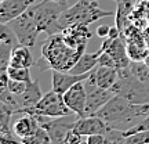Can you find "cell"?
Returning a JSON list of instances; mask_svg holds the SVG:
<instances>
[{
    "label": "cell",
    "mask_w": 149,
    "mask_h": 144,
    "mask_svg": "<svg viewBox=\"0 0 149 144\" xmlns=\"http://www.w3.org/2000/svg\"><path fill=\"white\" fill-rule=\"evenodd\" d=\"M95 32H97V36L105 39V37H108L109 32H111V27H109V25H105V24H102V25H100V27L97 28Z\"/></svg>",
    "instance_id": "obj_29"
},
{
    "label": "cell",
    "mask_w": 149,
    "mask_h": 144,
    "mask_svg": "<svg viewBox=\"0 0 149 144\" xmlns=\"http://www.w3.org/2000/svg\"><path fill=\"white\" fill-rule=\"evenodd\" d=\"M112 91L117 96L127 98L128 101L135 103V104L149 103V86L139 82L133 75L119 79L112 86Z\"/></svg>",
    "instance_id": "obj_7"
},
{
    "label": "cell",
    "mask_w": 149,
    "mask_h": 144,
    "mask_svg": "<svg viewBox=\"0 0 149 144\" xmlns=\"http://www.w3.org/2000/svg\"><path fill=\"white\" fill-rule=\"evenodd\" d=\"M44 96L40 90V85L37 80H32L28 83V87L25 93H22L19 96H17L18 103H19V110H26V108L35 107L37 103L42 100V97Z\"/></svg>",
    "instance_id": "obj_16"
},
{
    "label": "cell",
    "mask_w": 149,
    "mask_h": 144,
    "mask_svg": "<svg viewBox=\"0 0 149 144\" xmlns=\"http://www.w3.org/2000/svg\"><path fill=\"white\" fill-rule=\"evenodd\" d=\"M135 1H138V3H141V1H145V0H135Z\"/></svg>",
    "instance_id": "obj_35"
},
{
    "label": "cell",
    "mask_w": 149,
    "mask_h": 144,
    "mask_svg": "<svg viewBox=\"0 0 149 144\" xmlns=\"http://www.w3.org/2000/svg\"><path fill=\"white\" fill-rule=\"evenodd\" d=\"M61 33L64 36L65 42L74 48H86L87 42L91 37L88 25H81V24L70 25V27L65 28Z\"/></svg>",
    "instance_id": "obj_13"
},
{
    "label": "cell",
    "mask_w": 149,
    "mask_h": 144,
    "mask_svg": "<svg viewBox=\"0 0 149 144\" xmlns=\"http://www.w3.org/2000/svg\"><path fill=\"white\" fill-rule=\"evenodd\" d=\"M35 117V115H33ZM73 115L69 117H59V118H47V117H40L37 115V121L46 129L51 137V143L53 144H64L66 133L70 129H73L76 119H73Z\"/></svg>",
    "instance_id": "obj_9"
},
{
    "label": "cell",
    "mask_w": 149,
    "mask_h": 144,
    "mask_svg": "<svg viewBox=\"0 0 149 144\" xmlns=\"http://www.w3.org/2000/svg\"><path fill=\"white\" fill-rule=\"evenodd\" d=\"M101 53H102L101 48L97 50L95 53H84L69 72L70 74H74V75L88 74L90 71H93L95 68V65H98V60H100Z\"/></svg>",
    "instance_id": "obj_18"
},
{
    "label": "cell",
    "mask_w": 149,
    "mask_h": 144,
    "mask_svg": "<svg viewBox=\"0 0 149 144\" xmlns=\"http://www.w3.org/2000/svg\"><path fill=\"white\" fill-rule=\"evenodd\" d=\"M113 15V11L102 10L98 6V0H79L72 7L61 14L59 17V25L64 31L65 28L76 24L81 25H90L93 22L98 21L101 18Z\"/></svg>",
    "instance_id": "obj_3"
},
{
    "label": "cell",
    "mask_w": 149,
    "mask_h": 144,
    "mask_svg": "<svg viewBox=\"0 0 149 144\" xmlns=\"http://www.w3.org/2000/svg\"><path fill=\"white\" fill-rule=\"evenodd\" d=\"M84 53L86 48H74L69 46L65 42L62 33L50 35L42 46V60L44 65L40 70L69 72Z\"/></svg>",
    "instance_id": "obj_2"
},
{
    "label": "cell",
    "mask_w": 149,
    "mask_h": 144,
    "mask_svg": "<svg viewBox=\"0 0 149 144\" xmlns=\"http://www.w3.org/2000/svg\"><path fill=\"white\" fill-rule=\"evenodd\" d=\"M87 143L88 144H105L107 143V137H105V134H90V136H87Z\"/></svg>",
    "instance_id": "obj_28"
},
{
    "label": "cell",
    "mask_w": 149,
    "mask_h": 144,
    "mask_svg": "<svg viewBox=\"0 0 149 144\" xmlns=\"http://www.w3.org/2000/svg\"><path fill=\"white\" fill-rule=\"evenodd\" d=\"M0 144H26L21 141V140H17L15 137H7V136H1L0 139Z\"/></svg>",
    "instance_id": "obj_30"
},
{
    "label": "cell",
    "mask_w": 149,
    "mask_h": 144,
    "mask_svg": "<svg viewBox=\"0 0 149 144\" xmlns=\"http://www.w3.org/2000/svg\"><path fill=\"white\" fill-rule=\"evenodd\" d=\"M111 129L126 132L149 115V103L135 104L122 96H115L97 112Z\"/></svg>",
    "instance_id": "obj_1"
},
{
    "label": "cell",
    "mask_w": 149,
    "mask_h": 144,
    "mask_svg": "<svg viewBox=\"0 0 149 144\" xmlns=\"http://www.w3.org/2000/svg\"><path fill=\"white\" fill-rule=\"evenodd\" d=\"M51 1H57V3H61V4H64V6L68 4V0H51Z\"/></svg>",
    "instance_id": "obj_32"
},
{
    "label": "cell",
    "mask_w": 149,
    "mask_h": 144,
    "mask_svg": "<svg viewBox=\"0 0 149 144\" xmlns=\"http://www.w3.org/2000/svg\"><path fill=\"white\" fill-rule=\"evenodd\" d=\"M35 3V0H1L0 3V22L8 24L11 20L24 14Z\"/></svg>",
    "instance_id": "obj_12"
},
{
    "label": "cell",
    "mask_w": 149,
    "mask_h": 144,
    "mask_svg": "<svg viewBox=\"0 0 149 144\" xmlns=\"http://www.w3.org/2000/svg\"><path fill=\"white\" fill-rule=\"evenodd\" d=\"M28 83L29 82H24V80H15V79H11L8 80V86H7V89L13 93V94H17V96H19L22 93H25L28 87Z\"/></svg>",
    "instance_id": "obj_24"
},
{
    "label": "cell",
    "mask_w": 149,
    "mask_h": 144,
    "mask_svg": "<svg viewBox=\"0 0 149 144\" xmlns=\"http://www.w3.org/2000/svg\"><path fill=\"white\" fill-rule=\"evenodd\" d=\"M130 70L134 78L149 86V65H146L144 61H131Z\"/></svg>",
    "instance_id": "obj_20"
},
{
    "label": "cell",
    "mask_w": 149,
    "mask_h": 144,
    "mask_svg": "<svg viewBox=\"0 0 149 144\" xmlns=\"http://www.w3.org/2000/svg\"><path fill=\"white\" fill-rule=\"evenodd\" d=\"M10 65L11 67H24V68H31L33 65V57L29 47L26 46H18V47L13 48V53H11V58H10ZM8 65V67H10Z\"/></svg>",
    "instance_id": "obj_19"
},
{
    "label": "cell",
    "mask_w": 149,
    "mask_h": 144,
    "mask_svg": "<svg viewBox=\"0 0 149 144\" xmlns=\"http://www.w3.org/2000/svg\"><path fill=\"white\" fill-rule=\"evenodd\" d=\"M7 72H8V76H10L11 79L24 80V82H32L29 68H24V67H11L10 65V67L7 68Z\"/></svg>",
    "instance_id": "obj_23"
},
{
    "label": "cell",
    "mask_w": 149,
    "mask_h": 144,
    "mask_svg": "<svg viewBox=\"0 0 149 144\" xmlns=\"http://www.w3.org/2000/svg\"><path fill=\"white\" fill-rule=\"evenodd\" d=\"M73 129L81 136H90V134H107L111 128L104 119L98 115H90V117H79L74 122Z\"/></svg>",
    "instance_id": "obj_11"
},
{
    "label": "cell",
    "mask_w": 149,
    "mask_h": 144,
    "mask_svg": "<svg viewBox=\"0 0 149 144\" xmlns=\"http://www.w3.org/2000/svg\"><path fill=\"white\" fill-rule=\"evenodd\" d=\"M80 144H88V143H87V141H86V143H84V141H81V143H80Z\"/></svg>",
    "instance_id": "obj_36"
},
{
    "label": "cell",
    "mask_w": 149,
    "mask_h": 144,
    "mask_svg": "<svg viewBox=\"0 0 149 144\" xmlns=\"http://www.w3.org/2000/svg\"><path fill=\"white\" fill-rule=\"evenodd\" d=\"M8 27L13 29V32L15 35L17 40L19 42V44L26 46V47H33L35 46L40 31H39L37 22L35 20V17H33L32 6L24 14H21L14 20H11L8 22Z\"/></svg>",
    "instance_id": "obj_6"
},
{
    "label": "cell",
    "mask_w": 149,
    "mask_h": 144,
    "mask_svg": "<svg viewBox=\"0 0 149 144\" xmlns=\"http://www.w3.org/2000/svg\"><path fill=\"white\" fill-rule=\"evenodd\" d=\"M91 72V71H90ZM88 74H83V75H74L70 72H62V71H53L51 74V83H53V90H55L57 93L64 94L66 90H69L73 85H76L77 82L86 80L88 76Z\"/></svg>",
    "instance_id": "obj_14"
},
{
    "label": "cell",
    "mask_w": 149,
    "mask_h": 144,
    "mask_svg": "<svg viewBox=\"0 0 149 144\" xmlns=\"http://www.w3.org/2000/svg\"><path fill=\"white\" fill-rule=\"evenodd\" d=\"M26 112L31 115H40V117L47 118H59V117H69V115H76L64 101V96L61 93H57L55 90H51L46 93L42 97V100L37 103L35 107L26 108V110H18L17 114Z\"/></svg>",
    "instance_id": "obj_5"
},
{
    "label": "cell",
    "mask_w": 149,
    "mask_h": 144,
    "mask_svg": "<svg viewBox=\"0 0 149 144\" xmlns=\"http://www.w3.org/2000/svg\"><path fill=\"white\" fill-rule=\"evenodd\" d=\"M66 8V6L51 0H43L39 4H32L33 17L37 22L40 33H47L50 36L62 32V28L59 25V17Z\"/></svg>",
    "instance_id": "obj_4"
},
{
    "label": "cell",
    "mask_w": 149,
    "mask_h": 144,
    "mask_svg": "<svg viewBox=\"0 0 149 144\" xmlns=\"http://www.w3.org/2000/svg\"><path fill=\"white\" fill-rule=\"evenodd\" d=\"M21 141H24V143H26V144H53L48 132L43 128L42 125H40L31 136L24 137Z\"/></svg>",
    "instance_id": "obj_21"
},
{
    "label": "cell",
    "mask_w": 149,
    "mask_h": 144,
    "mask_svg": "<svg viewBox=\"0 0 149 144\" xmlns=\"http://www.w3.org/2000/svg\"><path fill=\"white\" fill-rule=\"evenodd\" d=\"M94 76H95L97 85L104 89H112V86L120 79L116 68L102 67V65H98L97 68H94Z\"/></svg>",
    "instance_id": "obj_17"
},
{
    "label": "cell",
    "mask_w": 149,
    "mask_h": 144,
    "mask_svg": "<svg viewBox=\"0 0 149 144\" xmlns=\"http://www.w3.org/2000/svg\"><path fill=\"white\" fill-rule=\"evenodd\" d=\"M144 63H145V64H146V65H149V51H148V54H146V57H145Z\"/></svg>",
    "instance_id": "obj_33"
},
{
    "label": "cell",
    "mask_w": 149,
    "mask_h": 144,
    "mask_svg": "<svg viewBox=\"0 0 149 144\" xmlns=\"http://www.w3.org/2000/svg\"><path fill=\"white\" fill-rule=\"evenodd\" d=\"M123 144H149V130H139L128 136H124Z\"/></svg>",
    "instance_id": "obj_22"
},
{
    "label": "cell",
    "mask_w": 149,
    "mask_h": 144,
    "mask_svg": "<svg viewBox=\"0 0 149 144\" xmlns=\"http://www.w3.org/2000/svg\"><path fill=\"white\" fill-rule=\"evenodd\" d=\"M98 65H102V67H111V68H116L117 70V65H116V61L113 60L109 53L107 51H102L101 55H100V60H98Z\"/></svg>",
    "instance_id": "obj_25"
},
{
    "label": "cell",
    "mask_w": 149,
    "mask_h": 144,
    "mask_svg": "<svg viewBox=\"0 0 149 144\" xmlns=\"http://www.w3.org/2000/svg\"><path fill=\"white\" fill-rule=\"evenodd\" d=\"M142 36H144L145 43L148 44V47H149V27H146L144 31H142Z\"/></svg>",
    "instance_id": "obj_31"
},
{
    "label": "cell",
    "mask_w": 149,
    "mask_h": 144,
    "mask_svg": "<svg viewBox=\"0 0 149 144\" xmlns=\"http://www.w3.org/2000/svg\"><path fill=\"white\" fill-rule=\"evenodd\" d=\"M113 1H116V3H124V1H131V0H113Z\"/></svg>",
    "instance_id": "obj_34"
},
{
    "label": "cell",
    "mask_w": 149,
    "mask_h": 144,
    "mask_svg": "<svg viewBox=\"0 0 149 144\" xmlns=\"http://www.w3.org/2000/svg\"><path fill=\"white\" fill-rule=\"evenodd\" d=\"M15 115H19V117L15 118L13 122V134L19 140L31 136L40 126L37 118L31 115V114L22 112V114H15Z\"/></svg>",
    "instance_id": "obj_15"
},
{
    "label": "cell",
    "mask_w": 149,
    "mask_h": 144,
    "mask_svg": "<svg viewBox=\"0 0 149 144\" xmlns=\"http://www.w3.org/2000/svg\"><path fill=\"white\" fill-rule=\"evenodd\" d=\"M139 130H149V115L146 118H144L141 122H138L135 126H133L131 129H128L126 132H123L124 136H128L131 133H135V132H139Z\"/></svg>",
    "instance_id": "obj_26"
},
{
    "label": "cell",
    "mask_w": 149,
    "mask_h": 144,
    "mask_svg": "<svg viewBox=\"0 0 149 144\" xmlns=\"http://www.w3.org/2000/svg\"><path fill=\"white\" fill-rule=\"evenodd\" d=\"M84 83L86 89H87V103H86L84 117L97 115V112L115 96V93L112 91V89H104L97 85L94 70L90 72V76L84 80Z\"/></svg>",
    "instance_id": "obj_8"
},
{
    "label": "cell",
    "mask_w": 149,
    "mask_h": 144,
    "mask_svg": "<svg viewBox=\"0 0 149 144\" xmlns=\"http://www.w3.org/2000/svg\"><path fill=\"white\" fill-rule=\"evenodd\" d=\"M81 137H83V136L80 133H77L74 129H70L69 132L66 133L64 144H80L81 143Z\"/></svg>",
    "instance_id": "obj_27"
},
{
    "label": "cell",
    "mask_w": 149,
    "mask_h": 144,
    "mask_svg": "<svg viewBox=\"0 0 149 144\" xmlns=\"http://www.w3.org/2000/svg\"><path fill=\"white\" fill-rule=\"evenodd\" d=\"M64 101L77 117H84L86 103H87V89H86L84 80L77 82L69 90H66L62 94Z\"/></svg>",
    "instance_id": "obj_10"
}]
</instances>
